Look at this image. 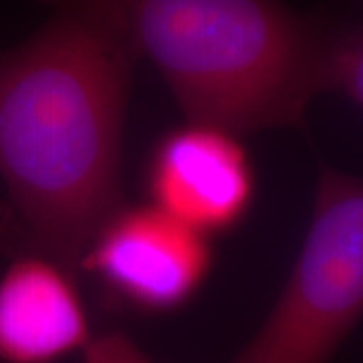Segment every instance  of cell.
Listing matches in <instances>:
<instances>
[{"instance_id":"obj_4","label":"cell","mask_w":363,"mask_h":363,"mask_svg":"<svg viewBox=\"0 0 363 363\" xmlns=\"http://www.w3.org/2000/svg\"><path fill=\"white\" fill-rule=\"evenodd\" d=\"M119 301L145 313L184 307L212 269L210 240L156 206L119 208L79 262Z\"/></svg>"},{"instance_id":"obj_7","label":"cell","mask_w":363,"mask_h":363,"mask_svg":"<svg viewBox=\"0 0 363 363\" xmlns=\"http://www.w3.org/2000/svg\"><path fill=\"white\" fill-rule=\"evenodd\" d=\"M333 89L343 91L363 109V30L337 40L333 59Z\"/></svg>"},{"instance_id":"obj_3","label":"cell","mask_w":363,"mask_h":363,"mask_svg":"<svg viewBox=\"0 0 363 363\" xmlns=\"http://www.w3.org/2000/svg\"><path fill=\"white\" fill-rule=\"evenodd\" d=\"M363 319V178L323 169L297 262L233 363H329Z\"/></svg>"},{"instance_id":"obj_2","label":"cell","mask_w":363,"mask_h":363,"mask_svg":"<svg viewBox=\"0 0 363 363\" xmlns=\"http://www.w3.org/2000/svg\"><path fill=\"white\" fill-rule=\"evenodd\" d=\"M119 9L188 123L236 138L297 128L313 99L333 89L339 39L283 4L138 0Z\"/></svg>"},{"instance_id":"obj_8","label":"cell","mask_w":363,"mask_h":363,"mask_svg":"<svg viewBox=\"0 0 363 363\" xmlns=\"http://www.w3.org/2000/svg\"><path fill=\"white\" fill-rule=\"evenodd\" d=\"M85 363H152L131 339L121 333H107L91 339L85 350Z\"/></svg>"},{"instance_id":"obj_5","label":"cell","mask_w":363,"mask_h":363,"mask_svg":"<svg viewBox=\"0 0 363 363\" xmlns=\"http://www.w3.org/2000/svg\"><path fill=\"white\" fill-rule=\"evenodd\" d=\"M145 182L152 206L206 238L238 226L255 198L240 138L188 121L156 143Z\"/></svg>"},{"instance_id":"obj_1","label":"cell","mask_w":363,"mask_h":363,"mask_svg":"<svg viewBox=\"0 0 363 363\" xmlns=\"http://www.w3.org/2000/svg\"><path fill=\"white\" fill-rule=\"evenodd\" d=\"M135 57L119 2H79L0 59V178L26 255L69 271L121 208Z\"/></svg>"},{"instance_id":"obj_6","label":"cell","mask_w":363,"mask_h":363,"mask_svg":"<svg viewBox=\"0 0 363 363\" xmlns=\"http://www.w3.org/2000/svg\"><path fill=\"white\" fill-rule=\"evenodd\" d=\"M91 343L87 311L65 267L23 255L0 277V362L57 363Z\"/></svg>"}]
</instances>
